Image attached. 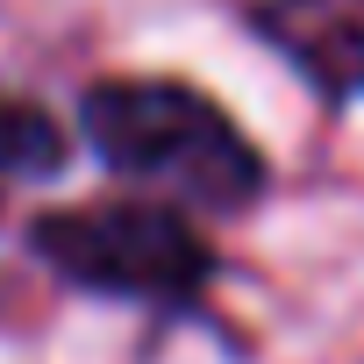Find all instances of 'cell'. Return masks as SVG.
<instances>
[{"mask_svg":"<svg viewBox=\"0 0 364 364\" xmlns=\"http://www.w3.org/2000/svg\"><path fill=\"white\" fill-rule=\"evenodd\" d=\"M79 136L86 150L150 186L164 208H200V215H243L272 171L257 143L236 129L229 107H215L186 79H100L79 93Z\"/></svg>","mask_w":364,"mask_h":364,"instance_id":"obj_1","label":"cell"},{"mask_svg":"<svg viewBox=\"0 0 364 364\" xmlns=\"http://www.w3.org/2000/svg\"><path fill=\"white\" fill-rule=\"evenodd\" d=\"M29 250L79 293L143 300V307H200L222 257L164 200H86L29 222Z\"/></svg>","mask_w":364,"mask_h":364,"instance_id":"obj_2","label":"cell"},{"mask_svg":"<svg viewBox=\"0 0 364 364\" xmlns=\"http://www.w3.org/2000/svg\"><path fill=\"white\" fill-rule=\"evenodd\" d=\"M250 29L321 100H364V0H250Z\"/></svg>","mask_w":364,"mask_h":364,"instance_id":"obj_3","label":"cell"},{"mask_svg":"<svg viewBox=\"0 0 364 364\" xmlns=\"http://www.w3.org/2000/svg\"><path fill=\"white\" fill-rule=\"evenodd\" d=\"M65 157H72V143H65V129H58L36 100L0 93V193L58 178V171H65Z\"/></svg>","mask_w":364,"mask_h":364,"instance_id":"obj_4","label":"cell"}]
</instances>
